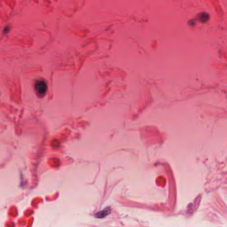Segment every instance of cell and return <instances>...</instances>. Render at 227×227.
<instances>
[{
	"mask_svg": "<svg viewBox=\"0 0 227 227\" xmlns=\"http://www.w3.org/2000/svg\"><path fill=\"white\" fill-rule=\"evenodd\" d=\"M35 89L37 93V95L40 97H43L45 95V94L48 90V86L44 81H38L35 84Z\"/></svg>",
	"mask_w": 227,
	"mask_h": 227,
	"instance_id": "1",
	"label": "cell"
},
{
	"mask_svg": "<svg viewBox=\"0 0 227 227\" xmlns=\"http://www.w3.org/2000/svg\"><path fill=\"white\" fill-rule=\"evenodd\" d=\"M111 212V208L109 207H107L106 208L102 210V211L96 213L95 217L97 218H103L107 216Z\"/></svg>",
	"mask_w": 227,
	"mask_h": 227,
	"instance_id": "2",
	"label": "cell"
}]
</instances>
